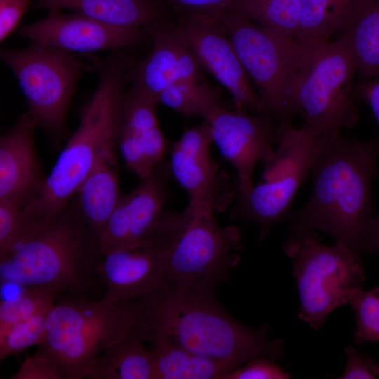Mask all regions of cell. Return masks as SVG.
Instances as JSON below:
<instances>
[{
  "label": "cell",
  "instance_id": "cell-1",
  "mask_svg": "<svg viewBox=\"0 0 379 379\" xmlns=\"http://www.w3.org/2000/svg\"><path fill=\"white\" fill-rule=\"evenodd\" d=\"M213 292L167 283L138 298V326L145 340L160 335L192 353L238 368L255 358L281 356L280 340H270L265 330L234 320Z\"/></svg>",
  "mask_w": 379,
  "mask_h": 379
},
{
  "label": "cell",
  "instance_id": "cell-2",
  "mask_svg": "<svg viewBox=\"0 0 379 379\" xmlns=\"http://www.w3.org/2000/svg\"><path fill=\"white\" fill-rule=\"evenodd\" d=\"M378 157L379 135L361 142L341 135L330 141L312 171L307 202L291 214L288 236L319 230L358 254L364 253Z\"/></svg>",
  "mask_w": 379,
  "mask_h": 379
},
{
  "label": "cell",
  "instance_id": "cell-3",
  "mask_svg": "<svg viewBox=\"0 0 379 379\" xmlns=\"http://www.w3.org/2000/svg\"><path fill=\"white\" fill-rule=\"evenodd\" d=\"M101 255L98 240L72 204L28 222L0 258V277L25 288H48L86 296Z\"/></svg>",
  "mask_w": 379,
  "mask_h": 379
},
{
  "label": "cell",
  "instance_id": "cell-4",
  "mask_svg": "<svg viewBox=\"0 0 379 379\" xmlns=\"http://www.w3.org/2000/svg\"><path fill=\"white\" fill-rule=\"evenodd\" d=\"M128 72L127 63L119 57L104 63L98 88L82 109L77 128L59 154L38 196L22 208L27 222L67 205L102 154L116 145Z\"/></svg>",
  "mask_w": 379,
  "mask_h": 379
},
{
  "label": "cell",
  "instance_id": "cell-5",
  "mask_svg": "<svg viewBox=\"0 0 379 379\" xmlns=\"http://www.w3.org/2000/svg\"><path fill=\"white\" fill-rule=\"evenodd\" d=\"M215 209L189 201L182 212L164 213L154 237L168 284L213 291L239 261L241 232L221 227Z\"/></svg>",
  "mask_w": 379,
  "mask_h": 379
},
{
  "label": "cell",
  "instance_id": "cell-6",
  "mask_svg": "<svg viewBox=\"0 0 379 379\" xmlns=\"http://www.w3.org/2000/svg\"><path fill=\"white\" fill-rule=\"evenodd\" d=\"M140 314L137 298L110 304L69 295L50 310L38 350L60 379L85 378L100 354L138 324Z\"/></svg>",
  "mask_w": 379,
  "mask_h": 379
},
{
  "label": "cell",
  "instance_id": "cell-7",
  "mask_svg": "<svg viewBox=\"0 0 379 379\" xmlns=\"http://www.w3.org/2000/svg\"><path fill=\"white\" fill-rule=\"evenodd\" d=\"M298 42L293 87L295 112L302 118V126L335 138L358 117V97L353 88L355 58L340 37L334 41Z\"/></svg>",
  "mask_w": 379,
  "mask_h": 379
},
{
  "label": "cell",
  "instance_id": "cell-8",
  "mask_svg": "<svg viewBox=\"0 0 379 379\" xmlns=\"http://www.w3.org/2000/svg\"><path fill=\"white\" fill-rule=\"evenodd\" d=\"M285 253L292 258L299 294L298 317L317 331L337 307L349 304L365 280L361 255L344 243H321L314 231L288 236Z\"/></svg>",
  "mask_w": 379,
  "mask_h": 379
},
{
  "label": "cell",
  "instance_id": "cell-9",
  "mask_svg": "<svg viewBox=\"0 0 379 379\" xmlns=\"http://www.w3.org/2000/svg\"><path fill=\"white\" fill-rule=\"evenodd\" d=\"M225 28L248 77L256 85L265 113L281 125L296 114L293 87L299 42L225 9L214 13Z\"/></svg>",
  "mask_w": 379,
  "mask_h": 379
},
{
  "label": "cell",
  "instance_id": "cell-10",
  "mask_svg": "<svg viewBox=\"0 0 379 379\" xmlns=\"http://www.w3.org/2000/svg\"><path fill=\"white\" fill-rule=\"evenodd\" d=\"M331 140L305 126L283 125L276 159L266 173L267 179L245 194L236 193L230 217L255 223L262 240L272 226L291 218L290 206L295 193Z\"/></svg>",
  "mask_w": 379,
  "mask_h": 379
},
{
  "label": "cell",
  "instance_id": "cell-11",
  "mask_svg": "<svg viewBox=\"0 0 379 379\" xmlns=\"http://www.w3.org/2000/svg\"><path fill=\"white\" fill-rule=\"evenodd\" d=\"M27 101L28 112L58 145L67 135L66 118L84 65L70 52L46 44L1 51Z\"/></svg>",
  "mask_w": 379,
  "mask_h": 379
},
{
  "label": "cell",
  "instance_id": "cell-12",
  "mask_svg": "<svg viewBox=\"0 0 379 379\" xmlns=\"http://www.w3.org/2000/svg\"><path fill=\"white\" fill-rule=\"evenodd\" d=\"M213 140L222 156L237 173V193L245 194L253 186V175L259 161L272 164L277 157L282 125L266 113L249 114L224 107L208 119Z\"/></svg>",
  "mask_w": 379,
  "mask_h": 379
},
{
  "label": "cell",
  "instance_id": "cell-13",
  "mask_svg": "<svg viewBox=\"0 0 379 379\" xmlns=\"http://www.w3.org/2000/svg\"><path fill=\"white\" fill-rule=\"evenodd\" d=\"M177 27L200 66L231 93L238 109L265 113L263 102L215 13H184Z\"/></svg>",
  "mask_w": 379,
  "mask_h": 379
},
{
  "label": "cell",
  "instance_id": "cell-14",
  "mask_svg": "<svg viewBox=\"0 0 379 379\" xmlns=\"http://www.w3.org/2000/svg\"><path fill=\"white\" fill-rule=\"evenodd\" d=\"M171 177L168 161L164 160L121 195L99 237L101 255L143 244L154 236L169 200Z\"/></svg>",
  "mask_w": 379,
  "mask_h": 379
},
{
  "label": "cell",
  "instance_id": "cell-15",
  "mask_svg": "<svg viewBox=\"0 0 379 379\" xmlns=\"http://www.w3.org/2000/svg\"><path fill=\"white\" fill-rule=\"evenodd\" d=\"M18 34L32 43L46 44L68 52L117 49L138 42L141 27H119L86 15L49 10L46 17L22 27Z\"/></svg>",
  "mask_w": 379,
  "mask_h": 379
},
{
  "label": "cell",
  "instance_id": "cell-16",
  "mask_svg": "<svg viewBox=\"0 0 379 379\" xmlns=\"http://www.w3.org/2000/svg\"><path fill=\"white\" fill-rule=\"evenodd\" d=\"M213 143L208 121L186 130L169 149L168 161L171 175L190 196V202L213 205L225 200L228 182L219 171V165L211 154Z\"/></svg>",
  "mask_w": 379,
  "mask_h": 379
},
{
  "label": "cell",
  "instance_id": "cell-17",
  "mask_svg": "<svg viewBox=\"0 0 379 379\" xmlns=\"http://www.w3.org/2000/svg\"><path fill=\"white\" fill-rule=\"evenodd\" d=\"M157 104L133 87L122 101L116 146L126 166L140 179L165 160L167 142L158 124Z\"/></svg>",
  "mask_w": 379,
  "mask_h": 379
},
{
  "label": "cell",
  "instance_id": "cell-18",
  "mask_svg": "<svg viewBox=\"0 0 379 379\" xmlns=\"http://www.w3.org/2000/svg\"><path fill=\"white\" fill-rule=\"evenodd\" d=\"M107 303L135 299L167 284L161 251L154 235L147 241L102 255L96 267Z\"/></svg>",
  "mask_w": 379,
  "mask_h": 379
},
{
  "label": "cell",
  "instance_id": "cell-19",
  "mask_svg": "<svg viewBox=\"0 0 379 379\" xmlns=\"http://www.w3.org/2000/svg\"><path fill=\"white\" fill-rule=\"evenodd\" d=\"M36 124L27 111L0 138V202L23 208L40 192L46 176L34 139Z\"/></svg>",
  "mask_w": 379,
  "mask_h": 379
},
{
  "label": "cell",
  "instance_id": "cell-20",
  "mask_svg": "<svg viewBox=\"0 0 379 379\" xmlns=\"http://www.w3.org/2000/svg\"><path fill=\"white\" fill-rule=\"evenodd\" d=\"M146 29L152 48L144 60L128 72L133 88L157 100L175 82L202 79L200 65L177 26L162 24L158 19Z\"/></svg>",
  "mask_w": 379,
  "mask_h": 379
},
{
  "label": "cell",
  "instance_id": "cell-21",
  "mask_svg": "<svg viewBox=\"0 0 379 379\" xmlns=\"http://www.w3.org/2000/svg\"><path fill=\"white\" fill-rule=\"evenodd\" d=\"M116 149H106L69 201L98 240L122 195Z\"/></svg>",
  "mask_w": 379,
  "mask_h": 379
},
{
  "label": "cell",
  "instance_id": "cell-22",
  "mask_svg": "<svg viewBox=\"0 0 379 379\" xmlns=\"http://www.w3.org/2000/svg\"><path fill=\"white\" fill-rule=\"evenodd\" d=\"M158 0H34L33 7L69 10L119 27H145L159 19Z\"/></svg>",
  "mask_w": 379,
  "mask_h": 379
},
{
  "label": "cell",
  "instance_id": "cell-23",
  "mask_svg": "<svg viewBox=\"0 0 379 379\" xmlns=\"http://www.w3.org/2000/svg\"><path fill=\"white\" fill-rule=\"evenodd\" d=\"M150 344L156 379H226L238 367L192 353L160 335L145 339Z\"/></svg>",
  "mask_w": 379,
  "mask_h": 379
},
{
  "label": "cell",
  "instance_id": "cell-24",
  "mask_svg": "<svg viewBox=\"0 0 379 379\" xmlns=\"http://www.w3.org/2000/svg\"><path fill=\"white\" fill-rule=\"evenodd\" d=\"M137 325L105 350L95 361L89 379H156L153 357Z\"/></svg>",
  "mask_w": 379,
  "mask_h": 379
},
{
  "label": "cell",
  "instance_id": "cell-25",
  "mask_svg": "<svg viewBox=\"0 0 379 379\" xmlns=\"http://www.w3.org/2000/svg\"><path fill=\"white\" fill-rule=\"evenodd\" d=\"M370 0H300L298 41L329 40L349 29L361 16Z\"/></svg>",
  "mask_w": 379,
  "mask_h": 379
},
{
  "label": "cell",
  "instance_id": "cell-26",
  "mask_svg": "<svg viewBox=\"0 0 379 379\" xmlns=\"http://www.w3.org/2000/svg\"><path fill=\"white\" fill-rule=\"evenodd\" d=\"M339 37L350 48L363 77L379 75V0H370L358 20Z\"/></svg>",
  "mask_w": 379,
  "mask_h": 379
},
{
  "label": "cell",
  "instance_id": "cell-27",
  "mask_svg": "<svg viewBox=\"0 0 379 379\" xmlns=\"http://www.w3.org/2000/svg\"><path fill=\"white\" fill-rule=\"evenodd\" d=\"M225 9L234 11L260 26L297 39L300 0H231Z\"/></svg>",
  "mask_w": 379,
  "mask_h": 379
},
{
  "label": "cell",
  "instance_id": "cell-28",
  "mask_svg": "<svg viewBox=\"0 0 379 379\" xmlns=\"http://www.w3.org/2000/svg\"><path fill=\"white\" fill-rule=\"evenodd\" d=\"M157 100L182 115L204 120L223 107L218 92L202 79L175 82L164 89Z\"/></svg>",
  "mask_w": 379,
  "mask_h": 379
},
{
  "label": "cell",
  "instance_id": "cell-29",
  "mask_svg": "<svg viewBox=\"0 0 379 379\" xmlns=\"http://www.w3.org/2000/svg\"><path fill=\"white\" fill-rule=\"evenodd\" d=\"M59 293L41 288H25L19 295L1 301L0 335L15 324L48 308L54 304Z\"/></svg>",
  "mask_w": 379,
  "mask_h": 379
},
{
  "label": "cell",
  "instance_id": "cell-30",
  "mask_svg": "<svg viewBox=\"0 0 379 379\" xmlns=\"http://www.w3.org/2000/svg\"><path fill=\"white\" fill-rule=\"evenodd\" d=\"M51 307L15 324L0 335V361L20 353L31 346L39 345L42 342Z\"/></svg>",
  "mask_w": 379,
  "mask_h": 379
},
{
  "label": "cell",
  "instance_id": "cell-31",
  "mask_svg": "<svg viewBox=\"0 0 379 379\" xmlns=\"http://www.w3.org/2000/svg\"><path fill=\"white\" fill-rule=\"evenodd\" d=\"M349 304L356 317L354 344L379 343V286L358 290Z\"/></svg>",
  "mask_w": 379,
  "mask_h": 379
},
{
  "label": "cell",
  "instance_id": "cell-32",
  "mask_svg": "<svg viewBox=\"0 0 379 379\" xmlns=\"http://www.w3.org/2000/svg\"><path fill=\"white\" fill-rule=\"evenodd\" d=\"M27 223L22 208L6 202H0V258L18 241Z\"/></svg>",
  "mask_w": 379,
  "mask_h": 379
},
{
  "label": "cell",
  "instance_id": "cell-33",
  "mask_svg": "<svg viewBox=\"0 0 379 379\" xmlns=\"http://www.w3.org/2000/svg\"><path fill=\"white\" fill-rule=\"evenodd\" d=\"M291 375L280 367L274 359L258 357L231 372L226 379H288Z\"/></svg>",
  "mask_w": 379,
  "mask_h": 379
},
{
  "label": "cell",
  "instance_id": "cell-34",
  "mask_svg": "<svg viewBox=\"0 0 379 379\" xmlns=\"http://www.w3.org/2000/svg\"><path fill=\"white\" fill-rule=\"evenodd\" d=\"M347 364L340 379H378L379 359H376L368 354L357 351L352 347L345 348Z\"/></svg>",
  "mask_w": 379,
  "mask_h": 379
},
{
  "label": "cell",
  "instance_id": "cell-35",
  "mask_svg": "<svg viewBox=\"0 0 379 379\" xmlns=\"http://www.w3.org/2000/svg\"><path fill=\"white\" fill-rule=\"evenodd\" d=\"M10 379H60V377L49 359L38 350L34 354L25 359Z\"/></svg>",
  "mask_w": 379,
  "mask_h": 379
},
{
  "label": "cell",
  "instance_id": "cell-36",
  "mask_svg": "<svg viewBox=\"0 0 379 379\" xmlns=\"http://www.w3.org/2000/svg\"><path fill=\"white\" fill-rule=\"evenodd\" d=\"M32 0H0V41L18 26Z\"/></svg>",
  "mask_w": 379,
  "mask_h": 379
},
{
  "label": "cell",
  "instance_id": "cell-37",
  "mask_svg": "<svg viewBox=\"0 0 379 379\" xmlns=\"http://www.w3.org/2000/svg\"><path fill=\"white\" fill-rule=\"evenodd\" d=\"M184 13H213L224 10L231 0H166Z\"/></svg>",
  "mask_w": 379,
  "mask_h": 379
},
{
  "label": "cell",
  "instance_id": "cell-38",
  "mask_svg": "<svg viewBox=\"0 0 379 379\" xmlns=\"http://www.w3.org/2000/svg\"><path fill=\"white\" fill-rule=\"evenodd\" d=\"M356 93L368 105L379 125V75L358 84Z\"/></svg>",
  "mask_w": 379,
  "mask_h": 379
},
{
  "label": "cell",
  "instance_id": "cell-39",
  "mask_svg": "<svg viewBox=\"0 0 379 379\" xmlns=\"http://www.w3.org/2000/svg\"><path fill=\"white\" fill-rule=\"evenodd\" d=\"M364 249L365 252L379 251V213L369 223Z\"/></svg>",
  "mask_w": 379,
  "mask_h": 379
}]
</instances>
